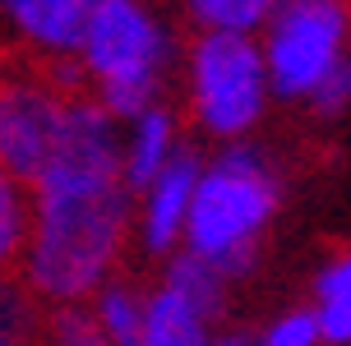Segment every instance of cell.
Instances as JSON below:
<instances>
[{
  "mask_svg": "<svg viewBox=\"0 0 351 346\" xmlns=\"http://www.w3.org/2000/svg\"><path fill=\"white\" fill-rule=\"evenodd\" d=\"M33 222L19 282L51 310H84L134 240V194L121 180V125L93 92L65 102V121L47 171L28 185Z\"/></svg>",
  "mask_w": 351,
  "mask_h": 346,
  "instance_id": "cell-1",
  "label": "cell"
},
{
  "mask_svg": "<svg viewBox=\"0 0 351 346\" xmlns=\"http://www.w3.org/2000/svg\"><path fill=\"white\" fill-rule=\"evenodd\" d=\"M282 208V175L259 143H222L204 157V171L190 199L185 240L194 259L213 263L227 282L254 273L259 245Z\"/></svg>",
  "mask_w": 351,
  "mask_h": 346,
  "instance_id": "cell-2",
  "label": "cell"
},
{
  "mask_svg": "<svg viewBox=\"0 0 351 346\" xmlns=\"http://www.w3.org/2000/svg\"><path fill=\"white\" fill-rule=\"evenodd\" d=\"M74 60L97 106L116 125H130L148 106H162L176 37L143 0H97Z\"/></svg>",
  "mask_w": 351,
  "mask_h": 346,
  "instance_id": "cell-3",
  "label": "cell"
},
{
  "mask_svg": "<svg viewBox=\"0 0 351 346\" xmlns=\"http://www.w3.org/2000/svg\"><path fill=\"white\" fill-rule=\"evenodd\" d=\"M190 116L217 143H241L268 116L273 88L254 37L199 33L190 47Z\"/></svg>",
  "mask_w": 351,
  "mask_h": 346,
  "instance_id": "cell-4",
  "label": "cell"
},
{
  "mask_svg": "<svg viewBox=\"0 0 351 346\" xmlns=\"http://www.w3.org/2000/svg\"><path fill=\"white\" fill-rule=\"evenodd\" d=\"M351 5L347 0H282L263 23V69L282 102H305L319 79L347 55Z\"/></svg>",
  "mask_w": 351,
  "mask_h": 346,
  "instance_id": "cell-5",
  "label": "cell"
},
{
  "mask_svg": "<svg viewBox=\"0 0 351 346\" xmlns=\"http://www.w3.org/2000/svg\"><path fill=\"white\" fill-rule=\"evenodd\" d=\"M65 102L47 74L37 69H0V171L19 185H33L47 171L65 121Z\"/></svg>",
  "mask_w": 351,
  "mask_h": 346,
  "instance_id": "cell-6",
  "label": "cell"
},
{
  "mask_svg": "<svg viewBox=\"0 0 351 346\" xmlns=\"http://www.w3.org/2000/svg\"><path fill=\"white\" fill-rule=\"evenodd\" d=\"M199 171H204V153L194 143H180L171 162L148 180V190L134 194V245L148 259H171L180 249Z\"/></svg>",
  "mask_w": 351,
  "mask_h": 346,
  "instance_id": "cell-7",
  "label": "cell"
},
{
  "mask_svg": "<svg viewBox=\"0 0 351 346\" xmlns=\"http://www.w3.org/2000/svg\"><path fill=\"white\" fill-rule=\"evenodd\" d=\"M93 5L97 0H0V23L42 60H74Z\"/></svg>",
  "mask_w": 351,
  "mask_h": 346,
  "instance_id": "cell-8",
  "label": "cell"
},
{
  "mask_svg": "<svg viewBox=\"0 0 351 346\" xmlns=\"http://www.w3.org/2000/svg\"><path fill=\"white\" fill-rule=\"evenodd\" d=\"M180 148V129H176L171 106H148L143 116L121 125V180L130 194L148 190V180L167 166Z\"/></svg>",
  "mask_w": 351,
  "mask_h": 346,
  "instance_id": "cell-9",
  "label": "cell"
},
{
  "mask_svg": "<svg viewBox=\"0 0 351 346\" xmlns=\"http://www.w3.org/2000/svg\"><path fill=\"white\" fill-rule=\"evenodd\" d=\"M139 346H217V319L190 305L171 286L153 282L143 295V337Z\"/></svg>",
  "mask_w": 351,
  "mask_h": 346,
  "instance_id": "cell-10",
  "label": "cell"
},
{
  "mask_svg": "<svg viewBox=\"0 0 351 346\" xmlns=\"http://www.w3.org/2000/svg\"><path fill=\"white\" fill-rule=\"evenodd\" d=\"M143 295H148V286H139L134 277H111L102 291L84 305L88 319H93V328L102 332L106 346H139V337H143Z\"/></svg>",
  "mask_w": 351,
  "mask_h": 346,
  "instance_id": "cell-11",
  "label": "cell"
},
{
  "mask_svg": "<svg viewBox=\"0 0 351 346\" xmlns=\"http://www.w3.org/2000/svg\"><path fill=\"white\" fill-rule=\"evenodd\" d=\"M310 314H315V323H319L324 346H351V249L333 254L315 273Z\"/></svg>",
  "mask_w": 351,
  "mask_h": 346,
  "instance_id": "cell-12",
  "label": "cell"
},
{
  "mask_svg": "<svg viewBox=\"0 0 351 346\" xmlns=\"http://www.w3.org/2000/svg\"><path fill=\"white\" fill-rule=\"evenodd\" d=\"M162 286H171L176 295H185L190 305H199V310L208 314V319H222V310H227V291L231 282L213 263L194 259L190 249H176L171 259H162Z\"/></svg>",
  "mask_w": 351,
  "mask_h": 346,
  "instance_id": "cell-13",
  "label": "cell"
},
{
  "mask_svg": "<svg viewBox=\"0 0 351 346\" xmlns=\"http://www.w3.org/2000/svg\"><path fill=\"white\" fill-rule=\"evenodd\" d=\"M185 14L194 18L199 33H236V37H254L263 33V23L273 18L282 0H180Z\"/></svg>",
  "mask_w": 351,
  "mask_h": 346,
  "instance_id": "cell-14",
  "label": "cell"
},
{
  "mask_svg": "<svg viewBox=\"0 0 351 346\" xmlns=\"http://www.w3.org/2000/svg\"><path fill=\"white\" fill-rule=\"evenodd\" d=\"M28 222H33V199L28 185H19L14 175L0 171V277H14L23 263L28 245Z\"/></svg>",
  "mask_w": 351,
  "mask_h": 346,
  "instance_id": "cell-15",
  "label": "cell"
},
{
  "mask_svg": "<svg viewBox=\"0 0 351 346\" xmlns=\"http://www.w3.org/2000/svg\"><path fill=\"white\" fill-rule=\"evenodd\" d=\"M47 323V310L37 305V295L14 277H0V342H37Z\"/></svg>",
  "mask_w": 351,
  "mask_h": 346,
  "instance_id": "cell-16",
  "label": "cell"
},
{
  "mask_svg": "<svg viewBox=\"0 0 351 346\" xmlns=\"http://www.w3.org/2000/svg\"><path fill=\"white\" fill-rule=\"evenodd\" d=\"M254 342L259 346H324V337H319V323L310 314V305H291V310L273 314L254 332Z\"/></svg>",
  "mask_w": 351,
  "mask_h": 346,
  "instance_id": "cell-17",
  "label": "cell"
},
{
  "mask_svg": "<svg viewBox=\"0 0 351 346\" xmlns=\"http://www.w3.org/2000/svg\"><path fill=\"white\" fill-rule=\"evenodd\" d=\"M37 346H106V342L102 332L93 328L88 310H51L47 323H42Z\"/></svg>",
  "mask_w": 351,
  "mask_h": 346,
  "instance_id": "cell-18",
  "label": "cell"
},
{
  "mask_svg": "<svg viewBox=\"0 0 351 346\" xmlns=\"http://www.w3.org/2000/svg\"><path fill=\"white\" fill-rule=\"evenodd\" d=\"M305 102L315 106V116H324V121H337L342 111H351V51L319 79V88L305 97Z\"/></svg>",
  "mask_w": 351,
  "mask_h": 346,
  "instance_id": "cell-19",
  "label": "cell"
},
{
  "mask_svg": "<svg viewBox=\"0 0 351 346\" xmlns=\"http://www.w3.org/2000/svg\"><path fill=\"white\" fill-rule=\"evenodd\" d=\"M217 346H259L254 332H217Z\"/></svg>",
  "mask_w": 351,
  "mask_h": 346,
  "instance_id": "cell-20",
  "label": "cell"
},
{
  "mask_svg": "<svg viewBox=\"0 0 351 346\" xmlns=\"http://www.w3.org/2000/svg\"><path fill=\"white\" fill-rule=\"evenodd\" d=\"M0 346H37V342H0Z\"/></svg>",
  "mask_w": 351,
  "mask_h": 346,
  "instance_id": "cell-21",
  "label": "cell"
}]
</instances>
